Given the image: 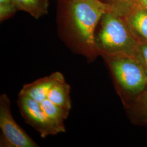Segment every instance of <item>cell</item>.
I'll list each match as a JSON object with an SVG mask.
<instances>
[{"label":"cell","instance_id":"cell-4","mask_svg":"<svg viewBox=\"0 0 147 147\" xmlns=\"http://www.w3.org/2000/svg\"><path fill=\"white\" fill-rule=\"evenodd\" d=\"M8 95L0 96V147H38L34 142L14 120Z\"/></svg>","mask_w":147,"mask_h":147},{"label":"cell","instance_id":"cell-6","mask_svg":"<svg viewBox=\"0 0 147 147\" xmlns=\"http://www.w3.org/2000/svg\"><path fill=\"white\" fill-rule=\"evenodd\" d=\"M62 75L59 72H55L32 83L25 84L19 93L27 95L37 102H40L47 99L50 89Z\"/></svg>","mask_w":147,"mask_h":147},{"label":"cell","instance_id":"cell-13","mask_svg":"<svg viewBox=\"0 0 147 147\" xmlns=\"http://www.w3.org/2000/svg\"><path fill=\"white\" fill-rule=\"evenodd\" d=\"M18 11L13 1L0 2V21L6 20L14 16Z\"/></svg>","mask_w":147,"mask_h":147},{"label":"cell","instance_id":"cell-5","mask_svg":"<svg viewBox=\"0 0 147 147\" xmlns=\"http://www.w3.org/2000/svg\"><path fill=\"white\" fill-rule=\"evenodd\" d=\"M17 104L24 120L40 134L42 138L62 132L47 116L37 101L27 95L19 93Z\"/></svg>","mask_w":147,"mask_h":147},{"label":"cell","instance_id":"cell-12","mask_svg":"<svg viewBox=\"0 0 147 147\" xmlns=\"http://www.w3.org/2000/svg\"><path fill=\"white\" fill-rule=\"evenodd\" d=\"M132 56L142 65L147 73V42H137Z\"/></svg>","mask_w":147,"mask_h":147},{"label":"cell","instance_id":"cell-2","mask_svg":"<svg viewBox=\"0 0 147 147\" xmlns=\"http://www.w3.org/2000/svg\"><path fill=\"white\" fill-rule=\"evenodd\" d=\"M99 31L95 34L96 50L102 55L132 56L137 44L123 16L109 11L100 19Z\"/></svg>","mask_w":147,"mask_h":147},{"label":"cell","instance_id":"cell-9","mask_svg":"<svg viewBox=\"0 0 147 147\" xmlns=\"http://www.w3.org/2000/svg\"><path fill=\"white\" fill-rule=\"evenodd\" d=\"M18 11H24L38 19L48 13L49 0H12Z\"/></svg>","mask_w":147,"mask_h":147},{"label":"cell","instance_id":"cell-1","mask_svg":"<svg viewBox=\"0 0 147 147\" xmlns=\"http://www.w3.org/2000/svg\"><path fill=\"white\" fill-rule=\"evenodd\" d=\"M115 9L101 0H58L57 19L70 41L83 53L97 51L95 34L105 13Z\"/></svg>","mask_w":147,"mask_h":147},{"label":"cell","instance_id":"cell-14","mask_svg":"<svg viewBox=\"0 0 147 147\" xmlns=\"http://www.w3.org/2000/svg\"><path fill=\"white\" fill-rule=\"evenodd\" d=\"M143 94L142 98V108L147 116V85L145 89L143 90Z\"/></svg>","mask_w":147,"mask_h":147},{"label":"cell","instance_id":"cell-11","mask_svg":"<svg viewBox=\"0 0 147 147\" xmlns=\"http://www.w3.org/2000/svg\"><path fill=\"white\" fill-rule=\"evenodd\" d=\"M111 5L116 13L124 16L128 13L136 5L137 0H101Z\"/></svg>","mask_w":147,"mask_h":147},{"label":"cell","instance_id":"cell-8","mask_svg":"<svg viewBox=\"0 0 147 147\" xmlns=\"http://www.w3.org/2000/svg\"><path fill=\"white\" fill-rule=\"evenodd\" d=\"M70 93V86L65 82L64 76L62 75L50 89L46 99L70 111L71 109Z\"/></svg>","mask_w":147,"mask_h":147},{"label":"cell","instance_id":"cell-7","mask_svg":"<svg viewBox=\"0 0 147 147\" xmlns=\"http://www.w3.org/2000/svg\"><path fill=\"white\" fill-rule=\"evenodd\" d=\"M123 16L137 42H147V9L135 7Z\"/></svg>","mask_w":147,"mask_h":147},{"label":"cell","instance_id":"cell-3","mask_svg":"<svg viewBox=\"0 0 147 147\" xmlns=\"http://www.w3.org/2000/svg\"><path fill=\"white\" fill-rule=\"evenodd\" d=\"M117 83L126 92L136 93L145 89L147 73L136 58L129 55H105Z\"/></svg>","mask_w":147,"mask_h":147},{"label":"cell","instance_id":"cell-10","mask_svg":"<svg viewBox=\"0 0 147 147\" xmlns=\"http://www.w3.org/2000/svg\"><path fill=\"white\" fill-rule=\"evenodd\" d=\"M39 103L47 116L56 124L61 132L65 131L64 121L68 117L69 111L55 105L47 99Z\"/></svg>","mask_w":147,"mask_h":147},{"label":"cell","instance_id":"cell-15","mask_svg":"<svg viewBox=\"0 0 147 147\" xmlns=\"http://www.w3.org/2000/svg\"><path fill=\"white\" fill-rule=\"evenodd\" d=\"M135 7L147 9V0H137L136 5L134 8Z\"/></svg>","mask_w":147,"mask_h":147}]
</instances>
